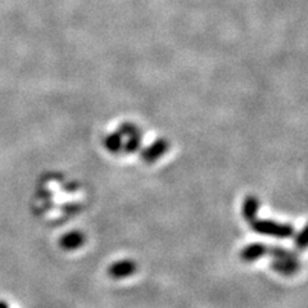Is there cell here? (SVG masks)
Instances as JSON below:
<instances>
[{
  "label": "cell",
  "instance_id": "1",
  "mask_svg": "<svg viewBox=\"0 0 308 308\" xmlns=\"http://www.w3.org/2000/svg\"><path fill=\"white\" fill-rule=\"evenodd\" d=\"M252 228L262 235H270L274 238L286 239L294 235V227L289 223H279L271 220L252 221Z\"/></svg>",
  "mask_w": 308,
  "mask_h": 308
},
{
  "label": "cell",
  "instance_id": "2",
  "mask_svg": "<svg viewBox=\"0 0 308 308\" xmlns=\"http://www.w3.org/2000/svg\"><path fill=\"white\" fill-rule=\"evenodd\" d=\"M136 263L130 259H122V261H117L112 263L108 268V274L113 279H125V277L130 276V275L136 272Z\"/></svg>",
  "mask_w": 308,
  "mask_h": 308
},
{
  "label": "cell",
  "instance_id": "3",
  "mask_svg": "<svg viewBox=\"0 0 308 308\" xmlns=\"http://www.w3.org/2000/svg\"><path fill=\"white\" fill-rule=\"evenodd\" d=\"M271 267L274 271L289 276L299 270V262L297 258H274Z\"/></svg>",
  "mask_w": 308,
  "mask_h": 308
},
{
  "label": "cell",
  "instance_id": "4",
  "mask_svg": "<svg viewBox=\"0 0 308 308\" xmlns=\"http://www.w3.org/2000/svg\"><path fill=\"white\" fill-rule=\"evenodd\" d=\"M267 254V245L262 243H252L244 246L240 252V258L244 262H254Z\"/></svg>",
  "mask_w": 308,
  "mask_h": 308
},
{
  "label": "cell",
  "instance_id": "5",
  "mask_svg": "<svg viewBox=\"0 0 308 308\" xmlns=\"http://www.w3.org/2000/svg\"><path fill=\"white\" fill-rule=\"evenodd\" d=\"M85 243V236L80 231H69L64 234L59 240V245L66 251H74L79 249Z\"/></svg>",
  "mask_w": 308,
  "mask_h": 308
},
{
  "label": "cell",
  "instance_id": "6",
  "mask_svg": "<svg viewBox=\"0 0 308 308\" xmlns=\"http://www.w3.org/2000/svg\"><path fill=\"white\" fill-rule=\"evenodd\" d=\"M259 209V200L258 198H256L254 195H249L244 199L243 202V217L245 218L246 221H254L257 218V213H258Z\"/></svg>",
  "mask_w": 308,
  "mask_h": 308
},
{
  "label": "cell",
  "instance_id": "7",
  "mask_svg": "<svg viewBox=\"0 0 308 308\" xmlns=\"http://www.w3.org/2000/svg\"><path fill=\"white\" fill-rule=\"evenodd\" d=\"M267 254L272 256L274 258H297L295 253H293L289 249H284L281 246H267Z\"/></svg>",
  "mask_w": 308,
  "mask_h": 308
},
{
  "label": "cell",
  "instance_id": "8",
  "mask_svg": "<svg viewBox=\"0 0 308 308\" xmlns=\"http://www.w3.org/2000/svg\"><path fill=\"white\" fill-rule=\"evenodd\" d=\"M164 150H166V145L162 143H158V144H156L154 146H151V148H149L145 153H143L144 154L143 157L146 159V161L151 162V161H154V159L158 158V157L161 156Z\"/></svg>",
  "mask_w": 308,
  "mask_h": 308
},
{
  "label": "cell",
  "instance_id": "9",
  "mask_svg": "<svg viewBox=\"0 0 308 308\" xmlns=\"http://www.w3.org/2000/svg\"><path fill=\"white\" fill-rule=\"evenodd\" d=\"M305 233H307V227L303 228V230L300 231L294 239L295 245H297L299 249H304L305 245H307V236H305Z\"/></svg>",
  "mask_w": 308,
  "mask_h": 308
}]
</instances>
